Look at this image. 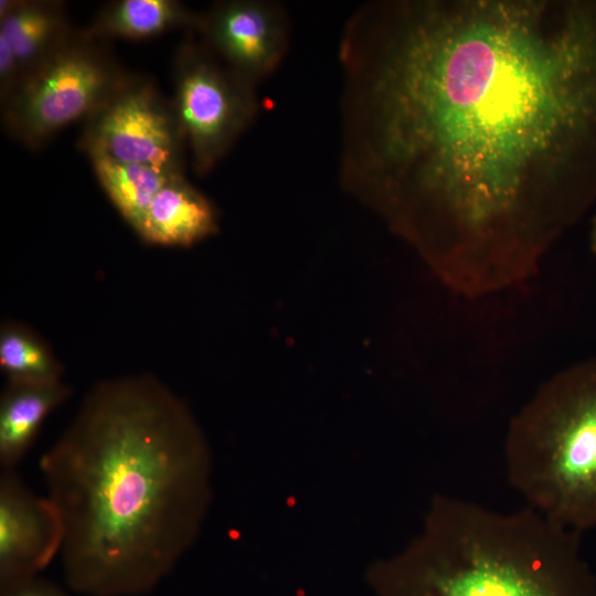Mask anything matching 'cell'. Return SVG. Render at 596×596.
Listing matches in <instances>:
<instances>
[{
	"instance_id": "cell-2",
	"label": "cell",
	"mask_w": 596,
	"mask_h": 596,
	"mask_svg": "<svg viewBox=\"0 0 596 596\" xmlns=\"http://www.w3.org/2000/svg\"><path fill=\"white\" fill-rule=\"evenodd\" d=\"M40 467L66 584L83 596L152 592L198 540L213 496L204 433L147 375L97 383Z\"/></svg>"
},
{
	"instance_id": "cell-4",
	"label": "cell",
	"mask_w": 596,
	"mask_h": 596,
	"mask_svg": "<svg viewBox=\"0 0 596 596\" xmlns=\"http://www.w3.org/2000/svg\"><path fill=\"white\" fill-rule=\"evenodd\" d=\"M504 464L524 505L579 534L596 529V358L539 387L510 423Z\"/></svg>"
},
{
	"instance_id": "cell-9",
	"label": "cell",
	"mask_w": 596,
	"mask_h": 596,
	"mask_svg": "<svg viewBox=\"0 0 596 596\" xmlns=\"http://www.w3.org/2000/svg\"><path fill=\"white\" fill-rule=\"evenodd\" d=\"M61 547V526L49 500L30 493L13 475L0 482V590L34 577Z\"/></svg>"
},
{
	"instance_id": "cell-13",
	"label": "cell",
	"mask_w": 596,
	"mask_h": 596,
	"mask_svg": "<svg viewBox=\"0 0 596 596\" xmlns=\"http://www.w3.org/2000/svg\"><path fill=\"white\" fill-rule=\"evenodd\" d=\"M201 13L175 0H117L105 6L81 31L88 40H140L175 29L198 30Z\"/></svg>"
},
{
	"instance_id": "cell-11",
	"label": "cell",
	"mask_w": 596,
	"mask_h": 596,
	"mask_svg": "<svg viewBox=\"0 0 596 596\" xmlns=\"http://www.w3.org/2000/svg\"><path fill=\"white\" fill-rule=\"evenodd\" d=\"M75 33L67 19L66 4L62 1H0V36L9 43L22 79Z\"/></svg>"
},
{
	"instance_id": "cell-18",
	"label": "cell",
	"mask_w": 596,
	"mask_h": 596,
	"mask_svg": "<svg viewBox=\"0 0 596 596\" xmlns=\"http://www.w3.org/2000/svg\"><path fill=\"white\" fill-rule=\"evenodd\" d=\"M590 245H592L593 252L596 254V216L593 221V227H592V233H590Z\"/></svg>"
},
{
	"instance_id": "cell-8",
	"label": "cell",
	"mask_w": 596,
	"mask_h": 596,
	"mask_svg": "<svg viewBox=\"0 0 596 596\" xmlns=\"http://www.w3.org/2000/svg\"><path fill=\"white\" fill-rule=\"evenodd\" d=\"M203 43L234 73L256 86L283 61L289 23L279 3L225 0L201 13Z\"/></svg>"
},
{
	"instance_id": "cell-17",
	"label": "cell",
	"mask_w": 596,
	"mask_h": 596,
	"mask_svg": "<svg viewBox=\"0 0 596 596\" xmlns=\"http://www.w3.org/2000/svg\"><path fill=\"white\" fill-rule=\"evenodd\" d=\"M1 596H67L56 585L34 577L14 588L1 593Z\"/></svg>"
},
{
	"instance_id": "cell-3",
	"label": "cell",
	"mask_w": 596,
	"mask_h": 596,
	"mask_svg": "<svg viewBox=\"0 0 596 596\" xmlns=\"http://www.w3.org/2000/svg\"><path fill=\"white\" fill-rule=\"evenodd\" d=\"M581 535L528 505L502 512L438 493L422 528L366 571L375 596H596Z\"/></svg>"
},
{
	"instance_id": "cell-14",
	"label": "cell",
	"mask_w": 596,
	"mask_h": 596,
	"mask_svg": "<svg viewBox=\"0 0 596 596\" xmlns=\"http://www.w3.org/2000/svg\"><path fill=\"white\" fill-rule=\"evenodd\" d=\"M87 156L109 201L137 233L151 201L175 173L149 166L120 162L102 153Z\"/></svg>"
},
{
	"instance_id": "cell-7",
	"label": "cell",
	"mask_w": 596,
	"mask_h": 596,
	"mask_svg": "<svg viewBox=\"0 0 596 596\" xmlns=\"http://www.w3.org/2000/svg\"><path fill=\"white\" fill-rule=\"evenodd\" d=\"M84 121L78 146L86 155L183 173L187 146L174 108L151 79L127 73Z\"/></svg>"
},
{
	"instance_id": "cell-12",
	"label": "cell",
	"mask_w": 596,
	"mask_h": 596,
	"mask_svg": "<svg viewBox=\"0 0 596 596\" xmlns=\"http://www.w3.org/2000/svg\"><path fill=\"white\" fill-rule=\"evenodd\" d=\"M68 395L70 389L61 381L7 383L0 400V461L4 468L22 458L46 416Z\"/></svg>"
},
{
	"instance_id": "cell-15",
	"label": "cell",
	"mask_w": 596,
	"mask_h": 596,
	"mask_svg": "<svg viewBox=\"0 0 596 596\" xmlns=\"http://www.w3.org/2000/svg\"><path fill=\"white\" fill-rule=\"evenodd\" d=\"M0 368L8 382L61 381L62 365L49 344L29 327L7 321L0 328Z\"/></svg>"
},
{
	"instance_id": "cell-16",
	"label": "cell",
	"mask_w": 596,
	"mask_h": 596,
	"mask_svg": "<svg viewBox=\"0 0 596 596\" xmlns=\"http://www.w3.org/2000/svg\"><path fill=\"white\" fill-rule=\"evenodd\" d=\"M22 73L9 43L0 36V104L18 88Z\"/></svg>"
},
{
	"instance_id": "cell-1",
	"label": "cell",
	"mask_w": 596,
	"mask_h": 596,
	"mask_svg": "<svg viewBox=\"0 0 596 596\" xmlns=\"http://www.w3.org/2000/svg\"><path fill=\"white\" fill-rule=\"evenodd\" d=\"M338 58L341 185L458 286L596 201V0L370 1Z\"/></svg>"
},
{
	"instance_id": "cell-10",
	"label": "cell",
	"mask_w": 596,
	"mask_h": 596,
	"mask_svg": "<svg viewBox=\"0 0 596 596\" xmlns=\"http://www.w3.org/2000/svg\"><path fill=\"white\" fill-rule=\"evenodd\" d=\"M217 228L216 210L210 200L183 173H175L151 201L136 234L149 245L189 247Z\"/></svg>"
},
{
	"instance_id": "cell-5",
	"label": "cell",
	"mask_w": 596,
	"mask_h": 596,
	"mask_svg": "<svg viewBox=\"0 0 596 596\" xmlns=\"http://www.w3.org/2000/svg\"><path fill=\"white\" fill-rule=\"evenodd\" d=\"M126 75L98 41L76 32L1 104L3 127L21 145L39 150L60 130L93 114Z\"/></svg>"
},
{
	"instance_id": "cell-6",
	"label": "cell",
	"mask_w": 596,
	"mask_h": 596,
	"mask_svg": "<svg viewBox=\"0 0 596 596\" xmlns=\"http://www.w3.org/2000/svg\"><path fill=\"white\" fill-rule=\"evenodd\" d=\"M172 77L171 103L193 171L207 174L255 119L256 86L192 38L178 47Z\"/></svg>"
}]
</instances>
